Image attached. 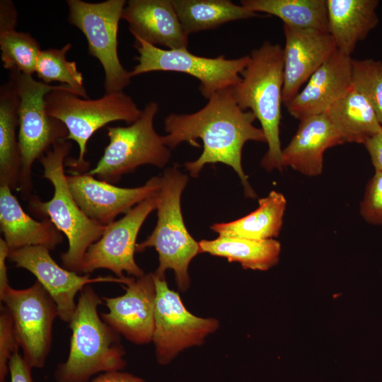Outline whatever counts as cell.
<instances>
[{
    "label": "cell",
    "instance_id": "603a6c76",
    "mask_svg": "<svg viewBox=\"0 0 382 382\" xmlns=\"http://www.w3.org/2000/svg\"><path fill=\"white\" fill-rule=\"evenodd\" d=\"M325 113L344 144H364L382 129L370 103L352 85Z\"/></svg>",
    "mask_w": 382,
    "mask_h": 382
},
{
    "label": "cell",
    "instance_id": "8d00e7d4",
    "mask_svg": "<svg viewBox=\"0 0 382 382\" xmlns=\"http://www.w3.org/2000/svg\"><path fill=\"white\" fill-rule=\"evenodd\" d=\"M89 382H146L140 377L132 374L115 371L101 373Z\"/></svg>",
    "mask_w": 382,
    "mask_h": 382
},
{
    "label": "cell",
    "instance_id": "ba28073f",
    "mask_svg": "<svg viewBox=\"0 0 382 382\" xmlns=\"http://www.w3.org/2000/svg\"><path fill=\"white\" fill-rule=\"evenodd\" d=\"M158 111V104L151 101L136 122L125 127H108L109 143L96 167L88 173L112 184L142 165L165 167L170 158V149L154 129Z\"/></svg>",
    "mask_w": 382,
    "mask_h": 382
},
{
    "label": "cell",
    "instance_id": "30bf717a",
    "mask_svg": "<svg viewBox=\"0 0 382 382\" xmlns=\"http://www.w3.org/2000/svg\"><path fill=\"white\" fill-rule=\"evenodd\" d=\"M68 21L79 28L88 42V54L103 66L105 93L123 91L130 83L129 71L122 65L117 52L118 26L125 0L91 3L67 0Z\"/></svg>",
    "mask_w": 382,
    "mask_h": 382
},
{
    "label": "cell",
    "instance_id": "9a60e30c",
    "mask_svg": "<svg viewBox=\"0 0 382 382\" xmlns=\"http://www.w3.org/2000/svg\"><path fill=\"white\" fill-rule=\"evenodd\" d=\"M67 183L75 201L84 214L97 223L108 226L120 214H127L144 200L155 196L161 177H154L144 185L120 187L98 180L88 173L67 175Z\"/></svg>",
    "mask_w": 382,
    "mask_h": 382
},
{
    "label": "cell",
    "instance_id": "3957f363",
    "mask_svg": "<svg viewBox=\"0 0 382 382\" xmlns=\"http://www.w3.org/2000/svg\"><path fill=\"white\" fill-rule=\"evenodd\" d=\"M241 77V81L233 88V96L239 107L252 111L261 125L268 146L261 166L268 171L277 169L282 172L279 125L283 103V48L279 44L264 42L250 54Z\"/></svg>",
    "mask_w": 382,
    "mask_h": 382
},
{
    "label": "cell",
    "instance_id": "484cf974",
    "mask_svg": "<svg viewBox=\"0 0 382 382\" xmlns=\"http://www.w3.org/2000/svg\"><path fill=\"white\" fill-rule=\"evenodd\" d=\"M200 253L225 257L238 262L243 268L265 271L276 265L281 252L279 242L274 239L253 240L219 236L214 240L199 242Z\"/></svg>",
    "mask_w": 382,
    "mask_h": 382
},
{
    "label": "cell",
    "instance_id": "ac0fdd59",
    "mask_svg": "<svg viewBox=\"0 0 382 382\" xmlns=\"http://www.w3.org/2000/svg\"><path fill=\"white\" fill-rule=\"evenodd\" d=\"M352 59L336 50L285 106L299 120L326 112L352 86Z\"/></svg>",
    "mask_w": 382,
    "mask_h": 382
},
{
    "label": "cell",
    "instance_id": "1f68e13d",
    "mask_svg": "<svg viewBox=\"0 0 382 382\" xmlns=\"http://www.w3.org/2000/svg\"><path fill=\"white\" fill-rule=\"evenodd\" d=\"M20 345L14 329L12 316L4 306L0 313V382H7L9 361L13 354L19 351Z\"/></svg>",
    "mask_w": 382,
    "mask_h": 382
},
{
    "label": "cell",
    "instance_id": "5bb4252c",
    "mask_svg": "<svg viewBox=\"0 0 382 382\" xmlns=\"http://www.w3.org/2000/svg\"><path fill=\"white\" fill-rule=\"evenodd\" d=\"M17 267L27 270L37 278L57 306L58 317L69 323L76 308L75 297L87 285L100 282L129 284L134 277L121 279L112 276L91 277L59 266L44 246H28L9 251L8 257Z\"/></svg>",
    "mask_w": 382,
    "mask_h": 382
},
{
    "label": "cell",
    "instance_id": "2e32d148",
    "mask_svg": "<svg viewBox=\"0 0 382 382\" xmlns=\"http://www.w3.org/2000/svg\"><path fill=\"white\" fill-rule=\"evenodd\" d=\"M125 293L115 297H102L108 308L101 313L105 323L135 345L152 342L154 330L156 288L154 273L133 278L122 284Z\"/></svg>",
    "mask_w": 382,
    "mask_h": 382
},
{
    "label": "cell",
    "instance_id": "7c38bea8",
    "mask_svg": "<svg viewBox=\"0 0 382 382\" xmlns=\"http://www.w3.org/2000/svg\"><path fill=\"white\" fill-rule=\"evenodd\" d=\"M154 276L156 298L152 342L157 362L166 365L185 349L202 345L219 328V322L191 313L179 294L168 287L165 277Z\"/></svg>",
    "mask_w": 382,
    "mask_h": 382
},
{
    "label": "cell",
    "instance_id": "83f0119b",
    "mask_svg": "<svg viewBox=\"0 0 382 382\" xmlns=\"http://www.w3.org/2000/svg\"><path fill=\"white\" fill-rule=\"evenodd\" d=\"M241 4L275 16L291 27L328 32L326 0H242Z\"/></svg>",
    "mask_w": 382,
    "mask_h": 382
},
{
    "label": "cell",
    "instance_id": "52a82bcc",
    "mask_svg": "<svg viewBox=\"0 0 382 382\" xmlns=\"http://www.w3.org/2000/svg\"><path fill=\"white\" fill-rule=\"evenodd\" d=\"M9 81L16 87L19 98V130L18 139L21 157L18 190L25 197L33 187L32 168L58 141L66 139L68 130L60 120L47 112L45 98L52 86L34 79L32 75L19 71H9Z\"/></svg>",
    "mask_w": 382,
    "mask_h": 382
},
{
    "label": "cell",
    "instance_id": "f546056e",
    "mask_svg": "<svg viewBox=\"0 0 382 382\" xmlns=\"http://www.w3.org/2000/svg\"><path fill=\"white\" fill-rule=\"evenodd\" d=\"M0 50L4 69L28 75L35 72L37 59L42 50L30 33L16 29L0 31Z\"/></svg>",
    "mask_w": 382,
    "mask_h": 382
},
{
    "label": "cell",
    "instance_id": "7a4b0ae2",
    "mask_svg": "<svg viewBox=\"0 0 382 382\" xmlns=\"http://www.w3.org/2000/svg\"><path fill=\"white\" fill-rule=\"evenodd\" d=\"M103 299L90 285L80 292L74 314L66 360L58 364L56 382H89L94 375L122 371L127 365L120 335L103 321L98 312Z\"/></svg>",
    "mask_w": 382,
    "mask_h": 382
},
{
    "label": "cell",
    "instance_id": "9c48e42d",
    "mask_svg": "<svg viewBox=\"0 0 382 382\" xmlns=\"http://www.w3.org/2000/svg\"><path fill=\"white\" fill-rule=\"evenodd\" d=\"M134 37L139 56L136 57L137 64L129 71L132 78L151 71L185 73L199 80V90L207 100L219 91L238 85L250 61V54L236 59H226L224 55L204 57L187 49H161L139 37Z\"/></svg>",
    "mask_w": 382,
    "mask_h": 382
},
{
    "label": "cell",
    "instance_id": "836d02e7",
    "mask_svg": "<svg viewBox=\"0 0 382 382\" xmlns=\"http://www.w3.org/2000/svg\"><path fill=\"white\" fill-rule=\"evenodd\" d=\"M8 366L10 382H33L32 368L25 361L19 351L13 354Z\"/></svg>",
    "mask_w": 382,
    "mask_h": 382
},
{
    "label": "cell",
    "instance_id": "8992f818",
    "mask_svg": "<svg viewBox=\"0 0 382 382\" xmlns=\"http://www.w3.org/2000/svg\"><path fill=\"white\" fill-rule=\"evenodd\" d=\"M45 101L47 113L67 128L66 140H73L79 145L78 158L67 161L76 173H83L88 168L84 159L86 145L96 132L115 121L132 124L142 113L131 96L123 91L89 99L79 97L71 88L62 84L59 88L49 92Z\"/></svg>",
    "mask_w": 382,
    "mask_h": 382
},
{
    "label": "cell",
    "instance_id": "6da1fadb",
    "mask_svg": "<svg viewBox=\"0 0 382 382\" xmlns=\"http://www.w3.org/2000/svg\"><path fill=\"white\" fill-rule=\"evenodd\" d=\"M256 117L250 110H243L236 102L233 88L218 91L199 110L191 114L168 115L164 121L167 134L164 144L175 149L183 141L199 147L203 151L193 161L185 163L191 176L196 178L206 164L222 163L231 166L238 175L246 197L255 198L248 176L242 167V150L248 141L265 142L261 128L254 126Z\"/></svg>",
    "mask_w": 382,
    "mask_h": 382
},
{
    "label": "cell",
    "instance_id": "cb8c5ba5",
    "mask_svg": "<svg viewBox=\"0 0 382 382\" xmlns=\"http://www.w3.org/2000/svg\"><path fill=\"white\" fill-rule=\"evenodd\" d=\"M286 207V199L281 192L272 190L259 199L258 207L237 220L214 224L211 229L219 236L253 240L273 239L279 234Z\"/></svg>",
    "mask_w": 382,
    "mask_h": 382
},
{
    "label": "cell",
    "instance_id": "7402d4cb",
    "mask_svg": "<svg viewBox=\"0 0 382 382\" xmlns=\"http://www.w3.org/2000/svg\"><path fill=\"white\" fill-rule=\"evenodd\" d=\"M328 31L336 50L349 57L378 23V0H326Z\"/></svg>",
    "mask_w": 382,
    "mask_h": 382
},
{
    "label": "cell",
    "instance_id": "d6986e66",
    "mask_svg": "<svg viewBox=\"0 0 382 382\" xmlns=\"http://www.w3.org/2000/svg\"><path fill=\"white\" fill-rule=\"evenodd\" d=\"M122 19L132 35L168 50L187 49L188 36L179 21L172 0H129Z\"/></svg>",
    "mask_w": 382,
    "mask_h": 382
},
{
    "label": "cell",
    "instance_id": "277c9868",
    "mask_svg": "<svg viewBox=\"0 0 382 382\" xmlns=\"http://www.w3.org/2000/svg\"><path fill=\"white\" fill-rule=\"evenodd\" d=\"M71 146L68 140H59L40 158L42 176L52 183L54 193L45 202L37 196L30 197L29 207L35 214L49 219L66 236L69 248L60 255L62 267L81 274L86 252L102 236L107 226L87 216L70 192L64 164Z\"/></svg>",
    "mask_w": 382,
    "mask_h": 382
},
{
    "label": "cell",
    "instance_id": "d6a6232c",
    "mask_svg": "<svg viewBox=\"0 0 382 382\" xmlns=\"http://www.w3.org/2000/svg\"><path fill=\"white\" fill-rule=\"evenodd\" d=\"M360 215L367 223L382 226V172L375 171L360 203Z\"/></svg>",
    "mask_w": 382,
    "mask_h": 382
},
{
    "label": "cell",
    "instance_id": "e0dca14e",
    "mask_svg": "<svg viewBox=\"0 0 382 382\" xmlns=\"http://www.w3.org/2000/svg\"><path fill=\"white\" fill-rule=\"evenodd\" d=\"M285 37L282 103L286 106L337 50L328 33L283 25Z\"/></svg>",
    "mask_w": 382,
    "mask_h": 382
},
{
    "label": "cell",
    "instance_id": "f1b7e54d",
    "mask_svg": "<svg viewBox=\"0 0 382 382\" xmlns=\"http://www.w3.org/2000/svg\"><path fill=\"white\" fill-rule=\"evenodd\" d=\"M71 47V43L69 42L60 49L42 50L37 59L35 73L46 84L60 82L71 88L79 97L88 98L83 74L75 62L66 59V54Z\"/></svg>",
    "mask_w": 382,
    "mask_h": 382
},
{
    "label": "cell",
    "instance_id": "8fae6325",
    "mask_svg": "<svg viewBox=\"0 0 382 382\" xmlns=\"http://www.w3.org/2000/svg\"><path fill=\"white\" fill-rule=\"evenodd\" d=\"M9 311L25 361L33 369L45 366L50 352L57 306L36 281L28 288L8 287L0 296Z\"/></svg>",
    "mask_w": 382,
    "mask_h": 382
},
{
    "label": "cell",
    "instance_id": "4fadbf2b",
    "mask_svg": "<svg viewBox=\"0 0 382 382\" xmlns=\"http://www.w3.org/2000/svg\"><path fill=\"white\" fill-rule=\"evenodd\" d=\"M156 195L106 226L102 236L86 252L81 273L90 274L98 269H107L121 279L127 278L124 272L134 278L145 274L134 260L136 241L143 223L156 209Z\"/></svg>",
    "mask_w": 382,
    "mask_h": 382
},
{
    "label": "cell",
    "instance_id": "4dcf8cb0",
    "mask_svg": "<svg viewBox=\"0 0 382 382\" xmlns=\"http://www.w3.org/2000/svg\"><path fill=\"white\" fill-rule=\"evenodd\" d=\"M352 85L366 97L382 125V61L352 59Z\"/></svg>",
    "mask_w": 382,
    "mask_h": 382
},
{
    "label": "cell",
    "instance_id": "d590c367",
    "mask_svg": "<svg viewBox=\"0 0 382 382\" xmlns=\"http://www.w3.org/2000/svg\"><path fill=\"white\" fill-rule=\"evenodd\" d=\"M17 11L13 1H0V31L16 29Z\"/></svg>",
    "mask_w": 382,
    "mask_h": 382
},
{
    "label": "cell",
    "instance_id": "4316f807",
    "mask_svg": "<svg viewBox=\"0 0 382 382\" xmlns=\"http://www.w3.org/2000/svg\"><path fill=\"white\" fill-rule=\"evenodd\" d=\"M185 33L214 29L228 22L257 16L229 0H172Z\"/></svg>",
    "mask_w": 382,
    "mask_h": 382
},
{
    "label": "cell",
    "instance_id": "ffe728a7",
    "mask_svg": "<svg viewBox=\"0 0 382 382\" xmlns=\"http://www.w3.org/2000/svg\"><path fill=\"white\" fill-rule=\"evenodd\" d=\"M299 121L295 134L282 149V163L303 175L316 177L323 173L325 151L344 142L325 112Z\"/></svg>",
    "mask_w": 382,
    "mask_h": 382
},
{
    "label": "cell",
    "instance_id": "74e56055",
    "mask_svg": "<svg viewBox=\"0 0 382 382\" xmlns=\"http://www.w3.org/2000/svg\"><path fill=\"white\" fill-rule=\"evenodd\" d=\"M9 249L4 239L0 238V296L10 287L6 260L8 257Z\"/></svg>",
    "mask_w": 382,
    "mask_h": 382
},
{
    "label": "cell",
    "instance_id": "e575fe53",
    "mask_svg": "<svg viewBox=\"0 0 382 382\" xmlns=\"http://www.w3.org/2000/svg\"><path fill=\"white\" fill-rule=\"evenodd\" d=\"M364 145L370 156L375 171L382 172V129Z\"/></svg>",
    "mask_w": 382,
    "mask_h": 382
},
{
    "label": "cell",
    "instance_id": "5b68a950",
    "mask_svg": "<svg viewBox=\"0 0 382 382\" xmlns=\"http://www.w3.org/2000/svg\"><path fill=\"white\" fill-rule=\"evenodd\" d=\"M187 181V175L179 170L177 164L164 170L156 195V225L145 241L136 245V252L155 248L159 265L154 274L165 277L166 270H173L181 291L190 287L188 267L192 260L200 253L199 242L188 232L181 212V195Z\"/></svg>",
    "mask_w": 382,
    "mask_h": 382
},
{
    "label": "cell",
    "instance_id": "d4e9b609",
    "mask_svg": "<svg viewBox=\"0 0 382 382\" xmlns=\"http://www.w3.org/2000/svg\"><path fill=\"white\" fill-rule=\"evenodd\" d=\"M20 98L9 81L0 88V185L18 190L21 157L16 137Z\"/></svg>",
    "mask_w": 382,
    "mask_h": 382
},
{
    "label": "cell",
    "instance_id": "44dd1931",
    "mask_svg": "<svg viewBox=\"0 0 382 382\" xmlns=\"http://www.w3.org/2000/svg\"><path fill=\"white\" fill-rule=\"evenodd\" d=\"M7 185H0V226L10 251L40 245L54 250L63 241L60 232L49 219L30 217Z\"/></svg>",
    "mask_w": 382,
    "mask_h": 382
}]
</instances>
